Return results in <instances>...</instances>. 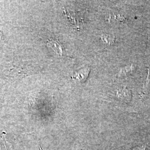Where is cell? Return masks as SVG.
I'll return each mask as SVG.
<instances>
[{"label": "cell", "mask_w": 150, "mask_h": 150, "mask_svg": "<svg viewBox=\"0 0 150 150\" xmlns=\"http://www.w3.org/2000/svg\"><path fill=\"white\" fill-rule=\"evenodd\" d=\"M102 40L108 44H112L114 42L115 38H112V36H110L108 35H103L102 36Z\"/></svg>", "instance_id": "cell-3"}, {"label": "cell", "mask_w": 150, "mask_h": 150, "mask_svg": "<svg viewBox=\"0 0 150 150\" xmlns=\"http://www.w3.org/2000/svg\"><path fill=\"white\" fill-rule=\"evenodd\" d=\"M47 45L48 47L52 48L56 54L61 56L62 54L63 51L62 46L57 40H50L47 42Z\"/></svg>", "instance_id": "cell-1"}, {"label": "cell", "mask_w": 150, "mask_h": 150, "mask_svg": "<svg viewBox=\"0 0 150 150\" xmlns=\"http://www.w3.org/2000/svg\"><path fill=\"white\" fill-rule=\"evenodd\" d=\"M131 70H132V66H128V67H124L123 69L120 71V75H125L126 72H130Z\"/></svg>", "instance_id": "cell-4"}, {"label": "cell", "mask_w": 150, "mask_h": 150, "mask_svg": "<svg viewBox=\"0 0 150 150\" xmlns=\"http://www.w3.org/2000/svg\"><path fill=\"white\" fill-rule=\"evenodd\" d=\"M90 71V70L89 68H85L80 70L76 74V76L74 78L80 81H84L86 80L87 77H88Z\"/></svg>", "instance_id": "cell-2"}, {"label": "cell", "mask_w": 150, "mask_h": 150, "mask_svg": "<svg viewBox=\"0 0 150 150\" xmlns=\"http://www.w3.org/2000/svg\"><path fill=\"white\" fill-rule=\"evenodd\" d=\"M150 83V70H149V75L147 77V79L146 81V85L145 86V87H149V86Z\"/></svg>", "instance_id": "cell-5"}]
</instances>
